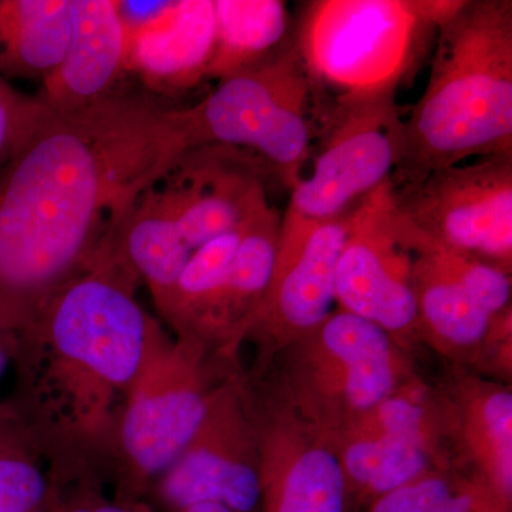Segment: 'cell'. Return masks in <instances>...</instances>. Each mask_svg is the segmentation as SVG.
Wrapping results in <instances>:
<instances>
[{
	"mask_svg": "<svg viewBox=\"0 0 512 512\" xmlns=\"http://www.w3.org/2000/svg\"><path fill=\"white\" fill-rule=\"evenodd\" d=\"M200 146L191 107L113 92L50 110L0 170V316L42 309L113 237L128 208Z\"/></svg>",
	"mask_w": 512,
	"mask_h": 512,
	"instance_id": "obj_1",
	"label": "cell"
},
{
	"mask_svg": "<svg viewBox=\"0 0 512 512\" xmlns=\"http://www.w3.org/2000/svg\"><path fill=\"white\" fill-rule=\"evenodd\" d=\"M504 156H512V2L464 0L437 32L429 83L403 121L390 183Z\"/></svg>",
	"mask_w": 512,
	"mask_h": 512,
	"instance_id": "obj_2",
	"label": "cell"
},
{
	"mask_svg": "<svg viewBox=\"0 0 512 512\" xmlns=\"http://www.w3.org/2000/svg\"><path fill=\"white\" fill-rule=\"evenodd\" d=\"M464 0H318L293 28L312 94L313 130L339 110L396 96Z\"/></svg>",
	"mask_w": 512,
	"mask_h": 512,
	"instance_id": "obj_3",
	"label": "cell"
},
{
	"mask_svg": "<svg viewBox=\"0 0 512 512\" xmlns=\"http://www.w3.org/2000/svg\"><path fill=\"white\" fill-rule=\"evenodd\" d=\"M191 111L201 147L247 150L289 190L302 180L315 130L311 86L295 40L264 62L222 80Z\"/></svg>",
	"mask_w": 512,
	"mask_h": 512,
	"instance_id": "obj_4",
	"label": "cell"
},
{
	"mask_svg": "<svg viewBox=\"0 0 512 512\" xmlns=\"http://www.w3.org/2000/svg\"><path fill=\"white\" fill-rule=\"evenodd\" d=\"M312 173L291 190L281 215L276 266L284 265L320 225L355 208L392 178L403 147L396 96L346 107L323 124Z\"/></svg>",
	"mask_w": 512,
	"mask_h": 512,
	"instance_id": "obj_5",
	"label": "cell"
},
{
	"mask_svg": "<svg viewBox=\"0 0 512 512\" xmlns=\"http://www.w3.org/2000/svg\"><path fill=\"white\" fill-rule=\"evenodd\" d=\"M397 214L441 247L507 272L512 256V156L477 158L393 187Z\"/></svg>",
	"mask_w": 512,
	"mask_h": 512,
	"instance_id": "obj_6",
	"label": "cell"
},
{
	"mask_svg": "<svg viewBox=\"0 0 512 512\" xmlns=\"http://www.w3.org/2000/svg\"><path fill=\"white\" fill-rule=\"evenodd\" d=\"M87 271L50 296L49 313L56 348L104 380L126 383L136 375L147 339V318L134 301L128 265L114 235Z\"/></svg>",
	"mask_w": 512,
	"mask_h": 512,
	"instance_id": "obj_7",
	"label": "cell"
},
{
	"mask_svg": "<svg viewBox=\"0 0 512 512\" xmlns=\"http://www.w3.org/2000/svg\"><path fill=\"white\" fill-rule=\"evenodd\" d=\"M271 177L255 154L212 144L185 153L154 185L195 252L271 207Z\"/></svg>",
	"mask_w": 512,
	"mask_h": 512,
	"instance_id": "obj_8",
	"label": "cell"
},
{
	"mask_svg": "<svg viewBox=\"0 0 512 512\" xmlns=\"http://www.w3.org/2000/svg\"><path fill=\"white\" fill-rule=\"evenodd\" d=\"M402 248L389 180L350 214L348 237L336 269V299L343 311L386 332L412 328L419 311L414 284L399 254Z\"/></svg>",
	"mask_w": 512,
	"mask_h": 512,
	"instance_id": "obj_9",
	"label": "cell"
},
{
	"mask_svg": "<svg viewBox=\"0 0 512 512\" xmlns=\"http://www.w3.org/2000/svg\"><path fill=\"white\" fill-rule=\"evenodd\" d=\"M126 43L116 0H73L69 45L37 94L52 111L82 109L116 92Z\"/></svg>",
	"mask_w": 512,
	"mask_h": 512,
	"instance_id": "obj_10",
	"label": "cell"
},
{
	"mask_svg": "<svg viewBox=\"0 0 512 512\" xmlns=\"http://www.w3.org/2000/svg\"><path fill=\"white\" fill-rule=\"evenodd\" d=\"M124 67L153 92L174 96L207 80L215 46L214 0H175L164 18L128 37Z\"/></svg>",
	"mask_w": 512,
	"mask_h": 512,
	"instance_id": "obj_11",
	"label": "cell"
},
{
	"mask_svg": "<svg viewBox=\"0 0 512 512\" xmlns=\"http://www.w3.org/2000/svg\"><path fill=\"white\" fill-rule=\"evenodd\" d=\"M320 225L274 278L256 315L292 330L320 328L336 301V269L348 237L350 214Z\"/></svg>",
	"mask_w": 512,
	"mask_h": 512,
	"instance_id": "obj_12",
	"label": "cell"
},
{
	"mask_svg": "<svg viewBox=\"0 0 512 512\" xmlns=\"http://www.w3.org/2000/svg\"><path fill=\"white\" fill-rule=\"evenodd\" d=\"M154 184L128 208L114 242L128 265L146 279L160 305L177 284L194 251Z\"/></svg>",
	"mask_w": 512,
	"mask_h": 512,
	"instance_id": "obj_13",
	"label": "cell"
},
{
	"mask_svg": "<svg viewBox=\"0 0 512 512\" xmlns=\"http://www.w3.org/2000/svg\"><path fill=\"white\" fill-rule=\"evenodd\" d=\"M73 0H0V77L45 79L69 45Z\"/></svg>",
	"mask_w": 512,
	"mask_h": 512,
	"instance_id": "obj_14",
	"label": "cell"
},
{
	"mask_svg": "<svg viewBox=\"0 0 512 512\" xmlns=\"http://www.w3.org/2000/svg\"><path fill=\"white\" fill-rule=\"evenodd\" d=\"M215 46L207 80H227L281 52L293 40L282 0H214Z\"/></svg>",
	"mask_w": 512,
	"mask_h": 512,
	"instance_id": "obj_15",
	"label": "cell"
},
{
	"mask_svg": "<svg viewBox=\"0 0 512 512\" xmlns=\"http://www.w3.org/2000/svg\"><path fill=\"white\" fill-rule=\"evenodd\" d=\"M205 413L204 400L192 390L138 397L124 419L128 456L144 473L170 470L200 430Z\"/></svg>",
	"mask_w": 512,
	"mask_h": 512,
	"instance_id": "obj_16",
	"label": "cell"
},
{
	"mask_svg": "<svg viewBox=\"0 0 512 512\" xmlns=\"http://www.w3.org/2000/svg\"><path fill=\"white\" fill-rule=\"evenodd\" d=\"M323 346L342 363L346 396L359 410L379 406L394 386L392 352L386 330L342 311L320 325Z\"/></svg>",
	"mask_w": 512,
	"mask_h": 512,
	"instance_id": "obj_17",
	"label": "cell"
},
{
	"mask_svg": "<svg viewBox=\"0 0 512 512\" xmlns=\"http://www.w3.org/2000/svg\"><path fill=\"white\" fill-rule=\"evenodd\" d=\"M161 494L165 503L180 511L214 503L234 512H251L261 497V483L247 464L200 450L183 454L168 470Z\"/></svg>",
	"mask_w": 512,
	"mask_h": 512,
	"instance_id": "obj_18",
	"label": "cell"
},
{
	"mask_svg": "<svg viewBox=\"0 0 512 512\" xmlns=\"http://www.w3.org/2000/svg\"><path fill=\"white\" fill-rule=\"evenodd\" d=\"M281 212L268 207L249 222L224 284L205 322L256 315L274 278Z\"/></svg>",
	"mask_w": 512,
	"mask_h": 512,
	"instance_id": "obj_19",
	"label": "cell"
},
{
	"mask_svg": "<svg viewBox=\"0 0 512 512\" xmlns=\"http://www.w3.org/2000/svg\"><path fill=\"white\" fill-rule=\"evenodd\" d=\"M419 254L414 274L419 318L447 342L476 345L485 338L494 319L477 305L454 276L429 255Z\"/></svg>",
	"mask_w": 512,
	"mask_h": 512,
	"instance_id": "obj_20",
	"label": "cell"
},
{
	"mask_svg": "<svg viewBox=\"0 0 512 512\" xmlns=\"http://www.w3.org/2000/svg\"><path fill=\"white\" fill-rule=\"evenodd\" d=\"M426 466L427 454L421 440L382 436L352 444L342 467L356 483L387 494L413 483Z\"/></svg>",
	"mask_w": 512,
	"mask_h": 512,
	"instance_id": "obj_21",
	"label": "cell"
},
{
	"mask_svg": "<svg viewBox=\"0 0 512 512\" xmlns=\"http://www.w3.org/2000/svg\"><path fill=\"white\" fill-rule=\"evenodd\" d=\"M345 470L322 448L296 460L279 494L275 512H343Z\"/></svg>",
	"mask_w": 512,
	"mask_h": 512,
	"instance_id": "obj_22",
	"label": "cell"
},
{
	"mask_svg": "<svg viewBox=\"0 0 512 512\" xmlns=\"http://www.w3.org/2000/svg\"><path fill=\"white\" fill-rule=\"evenodd\" d=\"M50 109L0 77V170L28 143Z\"/></svg>",
	"mask_w": 512,
	"mask_h": 512,
	"instance_id": "obj_23",
	"label": "cell"
},
{
	"mask_svg": "<svg viewBox=\"0 0 512 512\" xmlns=\"http://www.w3.org/2000/svg\"><path fill=\"white\" fill-rule=\"evenodd\" d=\"M45 494V480L36 468L0 460V512H35Z\"/></svg>",
	"mask_w": 512,
	"mask_h": 512,
	"instance_id": "obj_24",
	"label": "cell"
},
{
	"mask_svg": "<svg viewBox=\"0 0 512 512\" xmlns=\"http://www.w3.org/2000/svg\"><path fill=\"white\" fill-rule=\"evenodd\" d=\"M484 424L497 454V477L505 493L512 485V396L507 392L491 394L483 407Z\"/></svg>",
	"mask_w": 512,
	"mask_h": 512,
	"instance_id": "obj_25",
	"label": "cell"
},
{
	"mask_svg": "<svg viewBox=\"0 0 512 512\" xmlns=\"http://www.w3.org/2000/svg\"><path fill=\"white\" fill-rule=\"evenodd\" d=\"M451 494L446 481L426 478L384 494L373 512H443Z\"/></svg>",
	"mask_w": 512,
	"mask_h": 512,
	"instance_id": "obj_26",
	"label": "cell"
},
{
	"mask_svg": "<svg viewBox=\"0 0 512 512\" xmlns=\"http://www.w3.org/2000/svg\"><path fill=\"white\" fill-rule=\"evenodd\" d=\"M383 436L394 439L420 440L423 410L416 404L400 397H387L379 404Z\"/></svg>",
	"mask_w": 512,
	"mask_h": 512,
	"instance_id": "obj_27",
	"label": "cell"
},
{
	"mask_svg": "<svg viewBox=\"0 0 512 512\" xmlns=\"http://www.w3.org/2000/svg\"><path fill=\"white\" fill-rule=\"evenodd\" d=\"M69 512H141L134 508L124 507V505H90V507H80Z\"/></svg>",
	"mask_w": 512,
	"mask_h": 512,
	"instance_id": "obj_28",
	"label": "cell"
},
{
	"mask_svg": "<svg viewBox=\"0 0 512 512\" xmlns=\"http://www.w3.org/2000/svg\"><path fill=\"white\" fill-rule=\"evenodd\" d=\"M181 512H234L229 510V508L225 507V505L214 504V503H204V504H195L191 505V507L185 508V510Z\"/></svg>",
	"mask_w": 512,
	"mask_h": 512,
	"instance_id": "obj_29",
	"label": "cell"
},
{
	"mask_svg": "<svg viewBox=\"0 0 512 512\" xmlns=\"http://www.w3.org/2000/svg\"><path fill=\"white\" fill-rule=\"evenodd\" d=\"M3 369V356L0 355V372H2Z\"/></svg>",
	"mask_w": 512,
	"mask_h": 512,
	"instance_id": "obj_30",
	"label": "cell"
}]
</instances>
